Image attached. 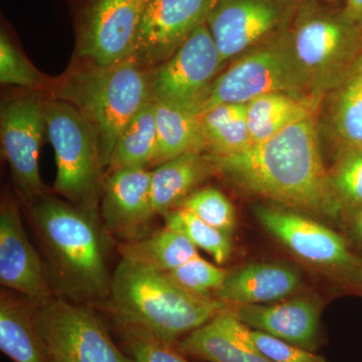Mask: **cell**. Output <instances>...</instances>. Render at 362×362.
Masks as SVG:
<instances>
[{
	"mask_svg": "<svg viewBox=\"0 0 362 362\" xmlns=\"http://www.w3.org/2000/svg\"><path fill=\"white\" fill-rule=\"evenodd\" d=\"M216 173L249 194L322 220L345 216L324 164L317 117L232 156H214Z\"/></svg>",
	"mask_w": 362,
	"mask_h": 362,
	"instance_id": "obj_1",
	"label": "cell"
},
{
	"mask_svg": "<svg viewBox=\"0 0 362 362\" xmlns=\"http://www.w3.org/2000/svg\"><path fill=\"white\" fill-rule=\"evenodd\" d=\"M30 206L54 290L80 302L110 296L112 277L97 216L49 194Z\"/></svg>",
	"mask_w": 362,
	"mask_h": 362,
	"instance_id": "obj_2",
	"label": "cell"
},
{
	"mask_svg": "<svg viewBox=\"0 0 362 362\" xmlns=\"http://www.w3.org/2000/svg\"><path fill=\"white\" fill-rule=\"evenodd\" d=\"M151 71L133 57L106 66L78 61L52 84L49 96L75 107L92 127L104 168L126 126L153 99Z\"/></svg>",
	"mask_w": 362,
	"mask_h": 362,
	"instance_id": "obj_3",
	"label": "cell"
},
{
	"mask_svg": "<svg viewBox=\"0 0 362 362\" xmlns=\"http://www.w3.org/2000/svg\"><path fill=\"white\" fill-rule=\"evenodd\" d=\"M112 306L119 322L176 343L225 310L214 297L187 291L168 274L121 259L112 276Z\"/></svg>",
	"mask_w": 362,
	"mask_h": 362,
	"instance_id": "obj_4",
	"label": "cell"
},
{
	"mask_svg": "<svg viewBox=\"0 0 362 362\" xmlns=\"http://www.w3.org/2000/svg\"><path fill=\"white\" fill-rule=\"evenodd\" d=\"M290 44L309 96L322 103L362 59V32L343 8L300 0Z\"/></svg>",
	"mask_w": 362,
	"mask_h": 362,
	"instance_id": "obj_5",
	"label": "cell"
},
{
	"mask_svg": "<svg viewBox=\"0 0 362 362\" xmlns=\"http://www.w3.org/2000/svg\"><path fill=\"white\" fill-rule=\"evenodd\" d=\"M45 116L57 165L54 190L97 216L104 168L94 131L75 107L52 97L45 96Z\"/></svg>",
	"mask_w": 362,
	"mask_h": 362,
	"instance_id": "obj_6",
	"label": "cell"
},
{
	"mask_svg": "<svg viewBox=\"0 0 362 362\" xmlns=\"http://www.w3.org/2000/svg\"><path fill=\"white\" fill-rule=\"evenodd\" d=\"M230 63L214 80L201 113L218 105L247 104L270 93H286L319 102L309 96L298 70L289 30Z\"/></svg>",
	"mask_w": 362,
	"mask_h": 362,
	"instance_id": "obj_7",
	"label": "cell"
},
{
	"mask_svg": "<svg viewBox=\"0 0 362 362\" xmlns=\"http://www.w3.org/2000/svg\"><path fill=\"white\" fill-rule=\"evenodd\" d=\"M255 214L267 232L295 256L362 295V256L341 235L313 216L284 206H256Z\"/></svg>",
	"mask_w": 362,
	"mask_h": 362,
	"instance_id": "obj_8",
	"label": "cell"
},
{
	"mask_svg": "<svg viewBox=\"0 0 362 362\" xmlns=\"http://www.w3.org/2000/svg\"><path fill=\"white\" fill-rule=\"evenodd\" d=\"M226 66L206 23L171 58L152 69V97L199 115L214 80Z\"/></svg>",
	"mask_w": 362,
	"mask_h": 362,
	"instance_id": "obj_9",
	"label": "cell"
},
{
	"mask_svg": "<svg viewBox=\"0 0 362 362\" xmlns=\"http://www.w3.org/2000/svg\"><path fill=\"white\" fill-rule=\"evenodd\" d=\"M300 0H214L206 25L223 61L245 52L289 30Z\"/></svg>",
	"mask_w": 362,
	"mask_h": 362,
	"instance_id": "obj_10",
	"label": "cell"
},
{
	"mask_svg": "<svg viewBox=\"0 0 362 362\" xmlns=\"http://www.w3.org/2000/svg\"><path fill=\"white\" fill-rule=\"evenodd\" d=\"M45 100L42 93H25L2 102L0 109L2 156L18 194L28 204L47 194L39 165L40 149L47 132Z\"/></svg>",
	"mask_w": 362,
	"mask_h": 362,
	"instance_id": "obj_11",
	"label": "cell"
},
{
	"mask_svg": "<svg viewBox=\"0 0 362 362\" xmlns=\"http://www.w3.org/2000/svg\"><path fill=\"white\" fill-rule=\"evenodd\" d=\"M30 305L47 349L73 362H133L117 347L102 321L82 305L56 296Z\"/></svg>",
	"mask_w": 362,
	"mask_h": 362,
	"instance_id": "obj_12",
	"label": "cell"
},
{
	"mask_svg": "<svg viewBox=\"0 0 362 362\" xmlns=\"http://www.w3.org/2000/svg\"><path fill=\"white\" fill-rule=\"evenodd\" d=\"M147 1L90 0L78 35V61L106 66L131 58Z\"/></svg>",
	"mask_w": 362,
	"mask_h": 362,
	"instance_id": "obj_13",
	"label": "cell"
},
{
	"mask_svg": "<svg viewBox=\"0 0 362 362\" xmlns=\"http://www.w3.org/2000/svg\"><path fill=\"white\" fill-rule=\"evenodd\" d=\"M214 0H148L138 30L133 58L156 68L175 54L206 25Z\"/></svg>",
	"mask_w": 362,
	"mask_h": 362,
	"instance_id": "obj_14",
	"label": "cell"
},
{
	"mask_svg": "<svg viewBox=\"0 0 362 362\" xmlns=\"http://www.w3.org/2000/svg\"><path fill=\"white\" fill-rule=\"evenodd\" d=\"M0 284L21 293L33 305L54 297L47 266L28 239L20 207L11 195L0 207Z\"/></svg>",
	"mask_w": 362,
	"mask_h": 362,
	"instance_id": "obj_15",
	"label": "cell"
},
{
	"mask_svg": "<svg viewBox=\"0 0 362 362\" xmlns=\"http://www.w3.org/2000/svg\"><path fill=\"white\" fill-rule=\"evenodd\" d=\"M152 171L122 168L111 171L102 188L101 214L105 228L124 243L142 239L153 218Z\"/></svg>",
	"mask_w": 362,
	"mask_h": 362,
	"instance_id": "obj_16",
	"label": "cell"
},
{
	"mask_svg": "<svg viewBox=\"0 0 362 362\" xmlns=\"http://www.w3.org/2000/svg\"><path fill=\"white\" fill-rule=\"evenodd\" d=\"M226 310L252 330L313 351L318 342L321 308L310 298L270 304L226 305Z\"/></svg>",
	"mask_w": 362,
	"mask_h": 362,
	"instance_id": "obj_17",
	"label": "cell"
},
{
	"mask_svg": "<svg viewBox=\"0 0 362 362\" xmlns=\"http://www.w3.org/2000/svg\"><path fill=\"white\" fill-rule=\"evenodd\" d=\"M177 346L185 356L209 362H273L257 349L251 328L226 309L187 334Z\"/></svg>",
	"mask_w": 362,
	"mask_h": 362,
	"instance_id": "obj_18",
	"label": "cell"
},
{
	"mask_svg": "<svg viewBox=\"0 0 362 362\" xmlns=\"http://www.w3.org/2000/svg\"><path fill=\"white\" fill-rule=\"evenodd\" d=\"M301 278L285 264L256 263L228 272L214 297L228 306L283 301L299 289Z\"/></svg>",
	"mask_w": 362,
	"mask_h": 362,
	"instance_id": "obj_19",
	"label": "cell"
},
{
	"mask_svg": "<svg viewBox=\"0 0 362 362\" xmlns=\"http://www.w3.org/2000/svg\"><path fill=\"white\" fill-rule=\"evenodd\" d=\"M218 175L213 154L189 152L164 162L152 171L154 213L164 216L192 194L209 176Z\"/></svg>",
	"mask_w": 362,
	"mask_h": 362,
	"instance_id": "obj_20",
	"label": "cell"
},
{
	"mask_svg": "<svg viewBox=\"0 0 362 362\" xmlns=\"http://www.w3.org/2000/svg\"><path fill=\"white\" fill-rule=\"evenodd\" d=\"M0 349L14 362H51L32 305L4 292L0 299Z\"/></svg>",
	"mask_w": 362,
	"mask_h": 362,
	"instance_id": "obj_21",
	"label": "cell"
},
{
	"mask_svg": "<svg viewBox=\"0 0 362 362\" xmlns=\"http://www.w3.org/2000/svg\"><path fill=\"white\" fill-rule=\"evenodd\" d=\"M320 104L286 93H270L247 102V120L252 145L265 141L293 124L315 116Z\"/></svg>",
	"mask_w": 362,
	"mask_h": 362,
	"instance_id": "obj_22",
	"label": "cell"
},
{
	"mask_svg": "<svg viewBox=\"0 0 362 362\" xmlns=\"http://www.w3.org/2000/svg\"><path fill=\"white\" fill-rule=\"evenodd\" d=\"M156 103L157 152L153 164L189 152L206 151L199 115L171 105Z\"/></svg>",
	"mask_w": 362,
	"mask_h": 362,
	"instance_id": "obj_23",
	"label": "cell"
},
{
	"mask_svg": "<svg viewBox=\"0 0 362 362\" xmlns=\"http://www.w3.org/2000/svg\"><path fill=\"white\" fill-rule=\"evenodd\" d=\"M197 250L187 235L168 226L120 247L122 259L163 273L199 257Z\"/></svg>",
	"mask_w": 362,
	"mask_h": 362,
	"instance_id": "obj_24",
	"label": "cell"
},
{
	"mask_svg": "<svg viewBox=\"0 0 362 362\" xmlns=\"http://www.w3.org/2000/svg\"><path fill=\"white\" fill-rule=\"evenodd\" d=\"M206 151L232 156L252 146L247 120V104H223L199 115Z\"/></svg>",
	"mask_w": 362,
	"mask_h": 362,
	"instance_id": "obj_25",
	"label": "cell"
},
{
	"mask_svg": "<svg viewBox=\"0 0 362 362\" xmlns=\"http://www.w3.org/2000/svg\"><path fill=\"white\" fill-rule=\"evenodd\" d=\"M156 152V103L152 99L119 136L108 169L111 173L122 168H147L154 163Z\"/></svg>",
	"mask_w": 362,
	"mask_h": 362,
	"instance_id": "obj_26",
	"label": "cell"
},
{
	"mask_svg": "<svg viewBox=\"0 0 362 362\" xmlns=\"http://www.w3.org/2000/svg\"><path fill=\"white\" fill-rule=\"evenodd\" d=\"M329 95L331 129L340 148L362 147V59Z\"/></svg>",
	"mask_w": 362,
	"mask_h": 362,
	"instance_id": "obj_27",
	"label": "cell"
},
{
	"mask_svg": "<svg viewBox=\"0 0 362 362\" xmlns=\"http://www.w3.org/2000/svg\"><path fill=\"white\" fill-rule=\"evenodd\" d=\"M163 216L165 226L187 235L197 249L211 255L218 265L230 259L233 251L230 235L209 226L187 209H173Z\"/></svg>",
	"mask_w": 362,
	"mask_h": 362,
	"instance_id": "obj_28",
	"label": "cell"
},
{
	"mask_svg": "<svg viewBox=\"0 0 362 362\" xmlns=\"http://www.w3.org/2000/svg\"><path fill=\"white\" fill-rule=\"evenodd\" d=\"M54 80L40 73L4 30L0 35V83L49 94Z\"/></svg>",
	"mask_w": 362,
	"mask_h": 362,
	"instance_id": "obj_29",
	"label": "cell"
},
{
	"mask_svg": "<svg viewBox=\"0 0 362 362\" xmlns=\"http://www.w3.org/2000/svg\"><path fill=\"white\" fill-rule=\"evenodd\" d=\"M330 175L345 213L351 216L361 211L362 147L340 148Z\"/></svg>",
	"mask_w": 362,
	"mask_h": 362,
	"instance_id": "obj_30",
	"label": "cell"
},
{
	"mask_svg": "<svg viewBox=\"0 0 362 362\" xmlns=\"http://www.w3.org/2000/svg\"><path fill=\"white\" fill-rule=\"evenodd\" d=\"M175 209H187L230 237L237 226L235 207L230 199L216 188L197 189Z\"/></svg>",
	"mask_w": 362,
	"mask_h": 362,
	"instance_id": "obj_31",
	"label": "cell"
},
{
	"mask_svg": "<svg viewBox=\"0 0 362 362\" xmlns=\"http://www.w3.org/2000/svg\"><path fill=\"white\" fill-rule=\"evenodd\" d=\"M119 323L133 362H190L175 343L139 326Z\"/></svg>",
	"mask_w": 362,
	"mask_h": 362,
	"instance_id": "obj_32",
	"label": "cell"
},
{
	"mask_svg": "<svg viewBox=\"0 0 362 362\" xmlns=\"http://www.w3.org/2000/svg\"><path fill=\"white\" fill-rule=\"evenodd\" d=\"M228 272L199 256L166 274L187 291L214 297L225 282Z\"/></svg>",
	"mask_w": 362,
	"mask_h": 362,
	"instance_id": "obj_33",
	"label": "cell"
},
{
	"mask_svg": "<svg viewBox=\"0 0 362 362\" xmlns=\"http://www.w3.org/2000/svg\"><path fill=\"white\" fill-rule=\"evenodd\" d=\"M251 337L259 351L273 362H328L311 350L286 342L261 331L251 329Z\"/></svg>",
	"mask_w": 362,
	"mask_h": 362,
	"instance_id": "obj_34",
	"label": "cell"
},
{
	"mask_svg": "<svg viewBox=\"0 0 362 362\" xmlns=\"http://www.w3.org/2000/svg\"><path fill=\"white\" fill-rule=\"evenodd\" d=\"M343 11L362 32V0H344Z\"/></svg>",
	"mask_w": 362,
	"mask_h": 362,
	"instance_id": "obj_35",
	"label": "cell"
},
{
	"mask_svg": "<svg viewBox=\"0 0 362 362\" xmlns=\"http://www.w3.org/2000/svg\"><path fill=\"white\" fill-rule=\"evenodd\" d=\"M350 228L357 244L362 247V209L350 216Z\"/></svg>",
	"mask_w": 362,
	"mask_h": 362,
	"instance_id": "obj_36",
	"label": "cell"
},
{
	"mask_svg": "<svg viewBox=\"0 0 362 362\" xmlns=\"http://www.w3.org/2000/svg\"><path fill=\"white\" fill-rule=\"evenodd\" d=\"M47 351H49V361L51 362H73L70 358L56 350L47 349Z\"/></svg>",
	"mask_w": 362,
	"mask_h": 362,
	"instance_id": "obj_37",
	"label": "cell"
},
{
	"mask_svg": "<svg viewBox=\"0 0 362 362\" xmlns=\"http://www.w3.org/2000/svg\"><path fill=\"white\" fill-rule=\"evenodd\" d=\"M319 1L327 2V0H319Z\"/></svg>",
	"mask_w": 362,
	"mask_h": 362,
	"instance_id": "obj_38",
	"label": "cell"
}]
</instances>
